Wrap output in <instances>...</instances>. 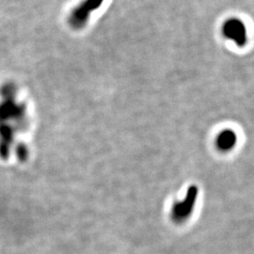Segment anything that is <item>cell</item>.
Listing matches in <instances>:
<instances>
[{
  "label": "cell",
  "instance_id": "1",
  "mask_svg": "<svg viewBox=\"0 0 254 254\" xmlns=\"http://www.w3.org/2000/svg\"><path fill=\"white\" fill-rule=\"evenodd\" d=\"M223 34L239 47H242L247 44V27L244 22H242L240 19H229L223 26Z\"/></svg>",
  "mask_w": 254,
  "mask_h": 254
},
{
  "label": "cell",
  "instance_id": "2",
  "mask_svg": "<svg viewBox=\"0 0 254 254\" xmlns=\"http://www.w3.org/2000/svg\"><path fill=\"white\" fill-rule=\"evenodd\" d=\"M237 135L233 129H224L217 137V147L221 152H230L237 144Z\"/></svg>",
  "mask_w": 254,
  "mask_h": 254
}]
</instances>
